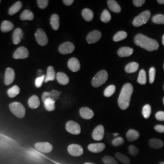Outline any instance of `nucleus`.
Listing matches in <instances>:
<instances>
[{
	"mask_svg": "<svg viewBox=\"0 0 164 164\" xmlns=\"http://www.w3.org/2000/svg\"><path fill=\"white\" fill-rule=\"evenodd\" d=\"M134 41L137 46L148 51H153L159 49V45L157 41L142 34H137L134 37Z\"/></svg>",
	"mask_w": 164,
	"mask_h": 164,
	"instance_id": "nucleus-1",
	"label": "nucleus"
},
{
	"mask_svg": "<svg viewBox=\"0 0 164 164\" xmlns=\"http://www.w3.org/2000/svg\"><path fill=\"white\" fill-rule=\"evenodd\" d=\"M133 93V86L131 83L123 85L118 98V105L121 109L125 110L129 107Z\"/></svg>",
	"mask_w": 164,
	"mask_h": 164,
	"instance_id": "nucleus-2",
	"label": "nucleus"
},
{
	"mask_svg": "<svg viewBox=\"0 0 164 164\" xmlns=\"http://www.w3.org/2000/svg\"><path fill=\"white\" fill-rule=\"evenodd\" d=\"M108 78V75L107 72L105 70H101L96 74L94 77L93 79L92 85L95 88H98L107 82Z\"/></svg>",
	"mask_w": 164,
	"mask_h": 164,
	"instance_id": "nucleus-3",
	"label": "nucleus"
},
{
	"mask_svg": "<svg viewBox=\"0 0 164 164\" xmlns=\"http://www.w3.org/2000/svg\"><path fill=\"white\" fill-rule=\"evenodd\" d=\"M9 108L14 115L18 118L22 119L25 116L26 110L21 103L17 102L11 103L9 105Z\"/></svg>",
	"mask_w": 164,
	"mask_h": 164,
	"instance_id": "nucleus-4",
	"label": "nucleus"
},
{
	"mask_svg": "<svg viewBox=\"0 0 164 164\" xmlns=\"http://www.w3.org/2000/svg\"><path fill=\"white\" fill-rule=\"evenodd\" d=\"M151 16V12L149 11H146L139 14L133 21V25L135 27H139L146 24L149 20Z\"/></svg>",
	"mask_w": 164,
	"mask_h": 164,
	"instance_id": "nucleus-5",
	"label": "nucleus"
},
{
	"mask_svg": "<svg viewBox=\"0 0 164 164\" xmlns=\"http://www.w3.org/2000/svg\"><path fill=\"white\" fill-rule=\"evenodd\" d=\"M66 130L69 133L75 135L79 134L81 132L80 126L78 123L72 121H70L66 123Z\"/></svg>",
	"mask_w": 164,
	"mask_h": 164,
	"instance_id": "nucleus-6",
	"label": "nucleus"
},
{
	"mask_svg": "<svg viewBox=\"0 0 164 164\" xmlns=\"http://www.w3.org/2000/svg\"><path fill=\"white\" fill-rule=\"evenodd\" d=\"M36 40L37 43L42 46H44L46 45L48 43V38L45 33V32L41 29H39L35 32V34Z\"/></svg>",
	"mask_w": 164,
	"mask_h": 164,
	"instance_id": "nucleus-7",
	"label": "nucleus"
},
{
	"mask_svg": "<svg viewBox=\"0 0 164 164\" xmlns=\"http://www.w3.org/2000/svg\"><path fill=\"white\" fill-rule=\"evenodd\" d=\"M75 49V46L73 43L71 42H65L62 43L58 48V51L62 54H68L72 53Z\"/></svg>",
	"mask_w": 164,
	"mask_h": 164,
	"instance_id": "nucleus-8",
	"label": "nucleus"
},
{
	"mask_svg": "<svg viewBox=\"0 0 164 164\" xmlns=\"http://www.w3.org/2000/svg\"><path fill=\"white\" fill-rule=\"evenodd\" d=\"M35 148L41 153H48L52 150L53 147L48 142H38L35 145Z\"/></svg>",
	"mask_w": 164,
	"mask_h": 164,
	"instance_id": "nucleus-9",
	"label": "nucleus"
},
{
	"mask_svg": "<svg viewBox=\"0 0 164 164\" xmlns=\"http://www.w3.org/2000/svg\"><path fill=\"white\" fill-rule=\"evenodd\" d=\"M69 153L73 156L78 157L83 153V149L82 147L78 144H71L68 148Z\"/></svg>",
	"mask_w": 164,
	"mask_h": 164,
	"instance_id": "nucleus-10",
	"label": "nucleus"
},
{
	"mask_svg": "<svg viewBox=\"0 0 164 164\" xmlns=\"http://www.w3.org/2000/svg\"><path fill=\"white\" fill-rule=\"evenodd\" d=\"M29 56V51L25 47L18 48L14 53L13 57L15 59H25Z\"/></svg>",
	"mask_w": 164,
	"mask_h": 164,
	"instance_id": "nucleus-11",
	"label": "nucleus"
},
{
	"mask_svg": "<svg viewBox=\"0 0 164 164\" xmlns=\"http://www.w3.org/2000/svg\"><path fill=\"white\" fill-rule=\"evenodd\" d=\"M15 77V71L13 69L8 68L6 69L4 76V83L6 85L8 86L12 83Z\"/></svg>",
	"mask_w": 164,
	"mask_h": 164,
	"instance_id": "nucleus-12",
	"label": "nucleus"
},
{
	"mask_svg": "<svg viewBox=\"0 0 164 164\" xmlns=\"http://www.w3.org/2000/svg\"><path fill=\"white\" fill-rule=\"evenodd\" d=\"M104 133H105V130L103 126L98 125L94 130L92 134V137L94 140L99 141L103 139L104 137Z\"/></svg>",
	"mask_w": 164,
	"mask_h": 164,
	"instance_id": "nucleus-13",
	"label": "nucleus"
},
{
	"mask_svg": "<svg viewBox=\"0 0 164 164\" xmlns=\"http://www.w3.org/2000/svg\"><path fill=\"white\" fill-rule=\"evenodd\" d=\"M101 36L102 34L100 32H99L98 30H94L88 34V35L86 37V40L89 44L95 43L100 40Z\"/></svg>",
	"mask_w": 164,
	"mask_h": 164,
	"instance_id": "nucleus-14",
	"label": "nucleus"
},
{
	"mask_svg": "<svg viewBox=\"0 0 164 164\" xmlns=\"http://www.w3.org/2000/svg\"><path fill=\"white\" fill-rule=\"evenodd\" d=\"M68 66L71 71L77 72L80 69V64L77 58L73 57L69 60Z\"/></svg>",
	"mask_w": 164,
	"mask_h": 164,
	"instance_id": "nucleus-15",
	"label": "nucleus"
},
{
	"mask_svg": "<svg viewBox=\"0 0 164 164\" xmlns=\"http://www.w3.org/2000/svg\"><path fill=\"white\" fill-rule=\"evenodd\" d=\"M23 37V32L21 29L16 28L12 34V40L15 44H19Z\"/></svg>",
	"mask_w": 164,
	"mask_h": 164,
	"instance_id": "nucleus-16",
	"label": "nucleus"
},
{
	"mask_svg": "<svg viewBox=\"0 0 164 164\" xmlns=\"http://www.w3.org/2000/svg\"><path fill=\"white\" fill-rule=\"evenodd\" d=\"M105 145L103 143H96V144H91L88 146V150L94 153H98L105 150Z\"/></svg>",
	"mask_w": 164,
	"mask_h": 164,
	"instance_id": "nucleus-17",
	"label": "nucleus"
},
{
	"mask_svg": "<svg viewBox=\"0 0 164 164\" xmlns=\"http://www.w3.org/2000/svg\"><path fill=\"white\" fill-rule=\"evenodd\" d=\"M60 94L61 93L57 90H52L51 92H44L42 95L43 102H44L47 98H52L54 101H56Z\"/></svg>",
	"mask_w": 164,
	"mask_h": 164,
	"instance_id": "nucleus-18",
	"label": "nucleus"
},
{
	"mask_svg": "<svg viewBox=\"0 0 164 164\" xmlns=\"http://www.w3.org/2000/svg\"><path fill=\"white\" fill-rule=\"evenodd\" d=\"M80 114L82 118L84 119H91L94 116V112L87 107H83L80 109Z\"/></svg>",
	"mask_w": 164,
	"mask_h": 164,
	"instance_id": "nucleus-19",
	"label": "nucleus"
},
{
	"mask_svg": "<svg viewBox=\"0 0 164 164\" xmlns=\"http://www.w3.org/2000/svg\"><path fill=\"white\" fill-rule=\"evenodd\" d=\"M56 79L57 82L62 85H66L69 82V79L68 75L62 72H59L56 74Z\"/></svg>",
	"mask_w": 164,
	"mask_h": 164,
	"instance_id": "nucleus-20",
	"label": "nucleus"
},
{
	"mask_svg": "<svg viewBox=\"0 0 164 164\" xmlns=\"http://www.w3.org/2000/svg\"><path fill=\"white\" fill-rule=\"evenodd\" d=\"M28 105L32 109L37 108L40 105V102L39 97L35 95L31 96L28 100Z\"/></svg>",
	"mask_w": 164,
	"mask_h": 164,
	"instance_id": "nucleus-21",
	"label": "nucleus"
},
{
	"mask_svg": "<svg viewBox=\"0 0 164 164\" xmlns=\"http://www.w3.org/2000/svg\"><path fill=\"white\" fill-rule=\"evenodd\" d=\"M133 49L129 47L121 48L117 51V54L121 57H129L133 54Z\"/></svg>",
	"mask_w": 164,
	"mask_h": 164,
	"instance_id": "nucleus-22",
	"label": "nucleus"
},
{
	"mask_svg": "<svg viewBox=\"0 0 164 164\" xmlns=\"http://www.w3.org/2000/svg\"><path fill=\"white\" fill-rule=\"evenodd\" d=\"M55 77H56V74H55L54 68L52 66H49L47 69L46 75H45L44 82L47 83L49 81H53L54 80Z\"/></svg>",
	"mask_w": 164,
	"mask_h": 164,
	"instance_id": "nucleus-23",
	"label": "nucleus"
},
{
	"mask_svg": "<svg viewBox=\"0 0 164 164\" xmlns=\"http://www.w3.org/2000/svg\"><path fill=\"white\" fill-rule=\"evenodd\" d=\"M107 4L109 9L111 11L115 13H119L121 11V7L119 4L117 2V1L114 0H108L107 1Z\"/></svg>",
	"mask_w": 164,
	"mask_h": 164,
	"instance_id": "nucleus-24",
	"label": "nucleus"
},
{
	"mask_svg": "<svg viewBox=\"0 0 164 164\" xmlns=\"http://www.w3.org/2000/svg\"><path fill=\"white\" fill-rule=\"evenodd\" d=\"M139 136H140L139 133L138 131H137L136 130H133V129L130 130L126 134L127 140L128 141H130V142L136 140L139 137Z\"/></svg>",
	"mask_w": 164,
	"mask_h": 164,
	"instance_id": "nucleus-25",
	"label": "nucleus"
},
{
	"mask_svg": "<svg viewBox=\"0 0 164 164\" xmlns=\"http://www.w3.org/2000/svg\"><path fill=\"white\" fill-rule=\"evenodd\" d=\"M50 23L54 30H57L60 26V18L57 14H53L50 19Z\"/></svg>",
	"mask_w": 164,
	"mask_h": 164,
	"instance_id": "nucleus-26",
	"label": "nucleus"
},
{
	"mask_svg": "<svg viewBox=\"0 0 164 164\" xmlns=\"http://www.w3.org/2000/svg\"><path fill=\"white\" fill-rule=\"evenodd\" d=\"M149 145L152 148L159 149L164 146V142L158 139H151L149 141Z\"/></svg>",
	"mask_w": 164,
	"mask_h": 164,
	"instance_id": "nucleus-27",
	"label": "nucleus"
},
{
	"mask_svg": "<svg viewBox=\"0 0 164 164\" xmlns=\"http://www.w3.org/2000/svg\"><path fill=\"white\" fill-rule=\"evenodd\" d=\"M14 26L12 23L9 21H4L1 25V30L2 32H8L14 29Z\"/></svg>",
	"mask_w": 164,
	"mask_h": 164,
	"instance_id": "nucleus-28",
	"label": "nucleus"
},
{
	"mask_svg": "<svg viewBox=\"0 0 164 164\" xmlns=\"http://www.w3.org/2000/svg\"><path fill=\"white\" fill-rule=\"evenodd\" d=\"M82 16L87 21H91L94 18V14L89 9H84L82 11Z\"/></svg>",
	"mask_w": 164,
	"mask_h": 164,
	"instance_id": "nucleus-29",
	"label": "nucleus"
},
{
	"mask_svg": "<svg viewBox=\"0 0 164 164\" xmlns=\"http://www.w3.org/2000/svg\"><path fill=\"white\" fill-rule=\"evenodd\" d=\"M139 69V64L136 62H131L125 67V72L127 73H134Z\"/></svg>",
	"mask_w": 164,
	"mask_h": 164,
	"instance_id": "nucleus-30",
	"label": "nucleus"
},
{
	"mask_svg": "<svg viewBox=\"0 0 164 164\" xmlns=\"http://www.w3.org/2000/svg\"><path fill=\"white\" fill-rule=\"evenodd\" d=\"M55 101L52 98H47L43 102L45 108L48 111H52L54 110L55 108Z\"/></svg>",
	"mask_w": 164,
	"mask_h": 164,
	"instance_id": "nucleus-31",
	"label": "nucleus"
},
{
	"mask_svg": "<svg viewBox=\"0 0 164 164\" xmlns=\"http://www.w3.org/2000/svg\"><path fill=\"white\" fill-rule=\"evenodd\" d=\"M34 18V14L29 10H25L20 15V18L21 20L23 21H25V20H33Z\"/></svg>",
	"mask_w": 164,
	"mask_h": 164,
	"instance_id": "nucleus-32",
	"label": "nucleus"
},
{
	"mask_svg": "<svg viewBox=\"0 0 164 164\" xmlns=\"http://www.w3.org/2000/svg\"><path fill=\"white\" fill-rule=\"evenodd\" d=\"M22 7V3L21 1H17L15 2L13 6L9 10V14L10 15H13L14 14H16Z\"/></svg>",
	"mask_w": 164,
	"mask_h": 164,
	"instance_id": "nucleus-33",
	"label": "nucleus"
},
{
	"mask_svg": "<svg viewBox=\"0 0 164 164\" xmlns=\"http://www.w3.org/2000/svg\"><path fill=\"white\" fill-rule=\"evenodd\" d=\"M137 82L140 84H145L147 83L146 72L144 69H141L139 72Z\"/></svg>",
	"mask_w": 164,
	"mask_h": 164,
	"instance_id": "nucleus-34",
	"label": "nucleus"
},
{
	"mask_svg": "<svg viewBox=\"0 0 164 164\" xmlns=\"http://www.w3.org/2000/svg\"><path fill=\"white\" fill-rule=\"evenodd\" d=\"M20 88L18 86L15 85L14 86H12L11 88L8 89L7 94L9 97L14 98L15 97L17 96L20 93Z\"/></svg>",
	"mask_w": 164,
	"mask_h": 164,
	"instance_id": "nucleus-35",
	"label": "nucleus"
},
{
	"mask_svg": "<svg viewBox=\"0 0 164 164\" xmlns=\"http://www.w3.org/2000/svg\"><path fill=\"white\" fill-rule=\"evenodd\" d=\"M127 37V33L125 31H119L113 37V41L115 42L121 41Z\"/></svg>",
	"mask_w": 164,
	"mask_h": 164,
	"instance_id": "nucleus-36",
	"label": "nucleus"
},
{
	"mask_svg": "<svg viewBox=\"0 0 164 164\" xmlns=\"http://www.w3.org/2000/svg\"><path fill=\"white\" fill-rule=\"evenodd\" d=\"M116 157L123 164H129L130 163V159H129V157L121 153H116Z\"/></svg>",
	"mask_w": 164,
	"mask_h": 164,
	"instance_id": "nucleus-37",
	"label": "nucleus"
},
{
	"mask_svg": "<svg viewBox=\"0 0 164 164\" xmlns=\"http://www.w3.org/2000/svg\"><path fill=\"white\" fill-rule=\"evenodd\" d=\"M152 21L155 24L164 25V15L162 14H157L152 18Z\"/></svg>",
	"mask_w": 164,
	"mask_h": 164,
	"instance_id": "nucleus-38",
	"label": "nucleus"
},
{
	"mask_svg": "<svg viewBox=\"0 0 164 164\" xmlns=\"http://www.w3.org/2000/svg\"><path fill=\"white\" fill-rule=\"evenodd\" d=\"M100 19L104 23H108L111 19V15L107 9H105L101 14Z\"/></svg>",
	"mask_w": 164,
	"mask_h": 164,
	"instance_id": "nucleus-39",
	"label": "nucleus"
},
{
	"mask_svg": "<svg viewBox=\"0 0 164 164\" xmlns=\"http://www.w3.org/2000/svg\"><path fill=\"white\" fill-rule=\"evenodd\" d=\"M115 91H116V86L113 84L109 85V86H108L105 89L104 91V96L107 97H109L112 96L115 93Z\"/></svg>",
	"mask_w": 164,
	"mask_h": 164,
	"instance_id": "nucleus-40",
	"label": "nucleus"
},
{
	"mask_svg": "<svg viewBox=\"0 0 164 164\" xmlns=\"http://www.w3.org/2000/svg\"><path fill=\"white\" fill-rule=\"evenodd\" d=\"M151 112V108L150 105L148 104L145 105L142 109V115L145 119H148L150 116Z\"/></svg>",
	"mask_w": 164,
	"mask_h": 164,
	"instance_id": "nucleus-41",
	"label": "nucleus"
},
{
	"mask_svg": "<svg viewBox=\"0 0 164 164\" xmlns=\"http://www.w3.org/2000/svg\"><path fill=\"white\" fill-rule=\"evenodd\" d=\"M103 162L105 164H118L117 161L111 156H105L103 158Z\"/></svg>",
	"mask_w": 164,
	"mask_h": 164,
	"instance_id": "nucleus-42",
	"label": "nucleus"
},
{
	"mask_svg": "<svg viewBox=\"0 0 164 164\" xmlns=\"http://www.w3.org/2000/svg\"><path fill=\"white\" fill-rule=\"evenodd\" d=\"M124 143V140H123L122 137H116V139H114L112 142V145H114V147H119L121 146L122 145H123Z\"/></svg>",
	"mask_w": 164,
	"mask_h": 164,
	"instance_id": "nucleus-43",
	"label": "nucleus"
},
{
	"mask_svg": "<svg viewBox=\"0 0 164 164\" xmlns=\"http://www.w3.org/2000/svg\"><path fill=\"white\" fill-rule=\"evenodd\" d=\"M156 75V69L154 67H151L149 71V81L150 83H153L155 79Z\"/></svg>",
	"mask_w": 164,
	"mask_h": 164,
	"instance_id": "nucleus-44",
	"label": "nucleus"
},
{
	"mask_svg": "<svg viewBox=\"0 0 164 164\" xmlns=\"http://www.w3.org/2000/svg\"><path fill=\"white\" fill-rule=\"evenodd\" d=\"M37 2L39 7L40 9H46L47 7V6H48L49 1H48V0H38V1H37Z\"/></svg>",
	"mask_w": 164,
	"mask_h": 164,
	"instance_id": "nucleus-45",
	"label": "nucleus"
},
{
	"mask_svg": "<svg viewBox=\"0 0 164 164\" xmlns=\"http://www.w3.org/2000/svg\"><path fill=\"white\" fill-rule=\"evenodd\" d=\"M45 79V75H42L41 77H39L38 78L36 79L35 82V84L37 88H40L42 86L43 83L44 82Z\"/></svg>",
	"mask_w": 164,
	"mask_h": 164,
	"instance_id": "nucleus-46",
	"label": "nucleus"
},
{
	"mask_svg": "<svg viewBox=\"0 0 164 164\" xmlns=\"http://www.w3.org/2000/svg\"><path fill=\"white\" fill-rule=\"evenodd\" d=\"M128 151H129L130 154H131L132 156H136L139 153V150L134 145H130L128 147Z\"/></svg>",
	"mask_w": 164,
	"mask_h": 164,
	"instance_id": "nucleus-47",
	"label": "nucleus"
},
{
	"mask_svg": "<svg viewBox=\"0 0 164 164\" xmlns=\"http://www.w3.org/2000/svg\"><path fill=\"white\" fill-rule=\"evenodd\" d=\"M155 117L157 120L159 121H164V111H158Z\"/></svg>",
	"mask_w": 164,
	"mask_h": 164,
	"instance_id": "nucleus-48",
	"label": "nucleus"
},
{
	"mask_svg": "<svg viewBox=\"0 0 164 164\" xmlns=\"http://www.w3.org/2000/svg\"><path fill=\"white\" fill-rule=\"evenodd\" d=\"M133 2L135 6L140 7L145 2V0H134Z\"/></svg>",
	"mask_w": 164,
	"mask_h": 164,
	"instance_id": "nucleus-49",
	"label": "nucleus"
},
{
	"mask_svg": "<svg viewBox=\"0 0 164 164\" xmlns=\"http://www.w3.org/2000/svg\"><path fill=\"white\" fill-rule=\"evenodd\" d=\"M154 129L156 131L159 132V133H164V126L162 125H157L156 126H155Z\"/></svg>",
	"mask_w": 164,
	"mask_h": 164,
	"instance_id": "nucleus-50",
	"label": "nucleus"
},
{
	"mask_svg": "<svg viewBox=\"0 0 164 164\" xmlns=\"http://www.w3.org/2000/svg\"><path fill=\"white\" fill-rule=\"evenodd\" d=\"M63 3L66 5V6H70L71 5L73 2H74V1L73 0H63Z\"/></svg>",
	"mask_w": 164,
	"mask_h": 164,
	"instance_id": "nucleus-51",
	"label": "nucleus"
},
{
	"mask_svg": "<svg viewBox=\"0 0 164 164\" xmlns=\"http://www.w3.org/2000/svg\"><path fill=\"white\" fill-rule=\"evenodd\" d=\"M157 2L160 4H164V0H158Z\"/></svg>",
	"mask_w": 164,
	"mask_h": 164,
	"instance_id": "nucleus-52",
	"label": "nucleus"
},
{
	"mask_svg": "<svg viewBox=\"0 0 164 164\" xmlns=\"http://www.w3.org/2000/svg\"><path fill=\"white\" fill-rule=\"evenodd\" d=\"M162 44H163V45L164 46V35H163V37H162Z\"/></svg>",
	"mask_w": 164,
	"mask_h": 164,
	"instance_id": "nucleus-53",
	"label": "nucleus"
},
{
	"mask_svg": "<svg viewBox=\"0 0 164 164\" xmlns=\"http://www.w3.org/2000/svg\"><path fill=\"white\" fill-rule=\"evenodd\" d=\"M114 135L115 136H118V135H119V134H117V133H115Z\"/></svg>",
	"mask_w": 164,
	"mask_h": 164,
	"instance_id": "nucleus-54",
	"label": "nucleus"
},
{
	"mask_svg": "<svg viewBox=\"0 0 164 164\" xmlns=\"http://www.w3.org/2000/svg\"><path fill=\"white\" fill-rule=\"evenodd\" d=\"M84 164H94L93 163H90V162H87V163H85Z\"/></svg>",
	"mask_w": 164,
	"mask_h": 164,
	"instance_id": "nucleus-55",
	"label": "nucleus"
},
{
	"mask_svg": "<svg viewBox=\"0 0 164 164\" xmlns=\"http://www.w3.org/2000/svg\"><path fill=\"white\" fill-rule=\"evenodd\" d=\"M159 164H164V162H162L159 163Z\"/></svg>",
	"mask_w": 164,
	"mask_h": 164,
	"instance_id": "nucleus-56",
	"label": "nucleus"
},
{
	"mask_svg": "<svg viewBox=\"0 0 164 164\" xmlns=\"http://www.w3.org/2000/svg\"><path fill=\"white\" fill-rule=\"evenodd\" d=\"M163 103H164V97L163 98Z\"/></svg>",
	"mask_w": 164,
	"mask_h": 164,
	"instance_id": "nucleus-57",
	"label": "nucleus"
},
{
	"mask_svg": "<svg viewBox=\"0 0 164 164\" xmlns=\"http://www.w3.org/2000/svg\"><path fill=\"white\" fill-rule=\"evenodd\" d=\"M0 2H1V1H0Z\"/></svg>",
	"mask_w": 164,
	"mask_h": 164,
	"instance_id": "nucleus-58",
	"label": "nucleus"
},
{
	"mask_svg": "<svg viewBox=\"0 0 164 164\" xmlns=\"http://www.w3.org/2000/svg\"></svg>",
	"mask_w": 164,
	"mask_h": 164,
	"instance_id": "nucleus-59",
	"label": "nucleus"
},
{
	"mask_svg": "<svg viewBox=\"0 0 164 164\" xmlns=\"http://www.w3.org/2000/svg\"></svg>",
	"mask_w": 164,
	"mask_h": 164,
	"instance_id": "nucleus-60",
	"label": "nucleus"
}]
</instances>
